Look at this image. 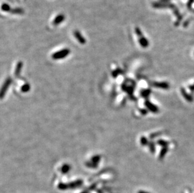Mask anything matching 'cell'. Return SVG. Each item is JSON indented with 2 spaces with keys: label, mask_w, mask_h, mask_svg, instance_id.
Wrapping results in <instances>:
<instances>
[{
  "label": "cell",
  "mask_w": 194,
  "mask_h": 193,
  "mask_svg": "<svg viewBox=\"0 0 194 193\" xmlns=\"http://www.w3.org/2000/svg\"><path fill=\"white\" fill-rule=\"evenodd\" d=\"M69 53H70V50L67 49V48H65V49H62V50L57 51L56 53L53 54L52 58L54 59H55V60L64 58H65V56H67L69 55Z\"/></svg>",
  "instance_id": "cell-2"
},
{
  "label": "cell",
  "mask_w": 194,
  "mask_h": 193,
  "mask_svg": "<svg viewBox=\"0 0 194 193\" xmlns=\"http://www.w3.org/2000/svg\"><path fill=\"white\" fill-rule=\"evenodd\" d=\"M65 20V16L62 14H58L56 17L54 18V21H53V25H58L59 24L61 23L64 20Z\"/></svg>",
  "instance_id": "cell-6"
},
{
  "label": "cell",
  "mask_w": 194,
  "mask_h": 193,
  "mask_svg": "<svg viewBox=\"0 0 194 193\" xmlns=\"http://www.w3.org/2000/svg\"><path fill=\"white\" fill-rule=\"evenodd\" d=\"M150 150H151V152H152V153L154 152V151H155V145H154V144L153 143H150Z\"/></svg>",
  "instance_id": "cell-14"
},
{
  "label": "cell",
  "mask_w": 194,
  "mask_h": 193,
  "mask_svg": "<svg viewBox=\"0 0 194 193\" xmlns=\"http://www.w3.org/2000/svg\"><path fill=\"white\" fill-rule=\"evenodd\" d=\"M73 34L74 36L75 37V38H76V40L78 41L79 43L82 45L85 44V43H86V38L83 37V35L81 34V33L79 31H78V30H75V31H74Z\"/></svg>",
  "instance_id": "cell-3"
},
{
  "label": "cell",
  "mask_w": 194,
  "mask_h": 193,
  "mask_svg": "<svg viewBox=\"0 0 194 193\" xmlns=\"http://www.w3.org/2000/svg\"><path fill=\"white\" fill-rule=\"evenodd\" d=\"M158 144L159 145H162V147H167V145H168V142H167V141H163V140H160V141H158L157 142Z\"/></svg>",
  "instance_id": "cell-11"
},
{
  "label": "cell",
  "mask_w": 194,
  "mask_h": 193,
  "mask_svg": "<svg viewBox=\"0 0 194 193\" xmlns=\"http://www.w3.org/2000/svg\"><path fill=\"white\" fill-rule=\"evenodd\" d=\"M138 193H149L148 192L145 191H139L138 192Z\"/></svg>",
  "instance_id": "cell-15"
},
{
  "label": "cell",
  "mask_w": 194,
  "mask_h": 193,
  "mask_svg": "<svg viewBox=\"0 0 194 193\" xmlns=\"http://www.w3.org/2000/svg\"><path fill=\"white\" fill-rule=\"evenodd\" d=\"M150 93H151V91H150V90H143L141 92V95L144 96V97H146V96H148L150 95Z\"/></svg>",
  "instance_id": "cell-13"
},
{
  "label": "cell",
  "mask_w": 194,
  "mask_h": 193,
  "mask_svg": "<svg viewBox=\"0 0 194 193\" xmlns=\"http://www.w3.org/2000/svg\"><path fill=\"white\" fill-rule=\"evenodd\" d=\"M145 105L153 113H158V111H159V109L156 105H155L153 104L152 103H151V102L148 100L145 102Z\"/></svg>",
  "instance_id": "cell-4"
},
{
  "label": "cell",
  "mask_w": 194,
  "mask_h": 193,
  "mask_svg": "<svg viewBox=\"0 0 194 193\" xmlns=\"http://www.w3.org/2000/svg\"><path fill=\"white\" fill-rule=\"evenodd\" d=\"M141 144L143 145H146L148 144V139L145 137H142L140 139Z\"/></svg>",
  "instance_id": "cell-12"
},
{
  "label": "cell",
  "mask_w": 194,
  "mask_h": 193,
  "mask_svg": "<svg viewBox=\"0 0 194 193\" xmlns=\"http://www.w3.org/2000/svg\"><path fill=\"white\" fill-rule=\"evenodd\" d=\"M134 30H135V33L136 34L137 37H138L139 44L141 45V46L143 48H146L149 45V42L147 40V38H146L144 37L141 29H139L138 27H136Z\"/></svg>",
  "instance_id": "cell-1"
},
{
  "label": "cell",
  "mask_w": 194,
  "mask_h": 193,
  "mask_svg": "<svg viewBox=\"0 0 194 193\" xmlns=\"http://www.w3.org/2000/svg\"><path fill=\"white\" fill-rule=\"evenodd\" d=\"M190 89L192 90V91H194V85H192V86L190 87Z\"/></svg>",
  "instance_id": "cell-16"
},
{
  "label": "cell",
  "mask_w": 194,
  "mask_h": 193,
  "mask_svg": "<svg viewBox=\"0 0 194 193\" xmlns=\"http://www.w3.org/2000/svg\"><path fill=\"white\" fill-rule=\"evenodd\" d=\"M181 92H182V95H183V96H184V98H185V99H186L188 101V102H192L193 101L192 96L190 94H188L185 89H183L182 88V89H181Z\"/></svg>",
  "instance_id": "cell-7"
},
{
  "label": "cell",
  "mask_w": 194,
  "mask_h": 193,
  "mask_svg": "<svg viewBox=\"0 0 194 193\" xmlns=\"http://www.w3.org/2000/svg\"><path fill=\"white\" fill-rule=\"evenodd\" d=\"M153 87L158 89H169V84L167 82H154L152 84Z\"/></svg>",
  "instance_id": "cell-5"
},
{
  "label": "cell",
  "mask_w": 194,
  "mask_h": 193,
  "mask_svg": "<svg viewBox=\"0 0 194 193\" xmlns=\"http://www.w3.org/2000/svg\"><path fill=\"white\" fill-rule=\"evenodd\" d=\"M11 13L13 14H23V10L21 8H15L11 11Z\"/></svg>",
  "instance_id": "cell-10"
},
{
  "label": "cell",
  "mask_w": 194,
  "mask_h": 193,
  "mask_svg": "<svg viewBox=\"0 0 194 193\" xmlns=\"http://www.w3.org/2000/svg\"><path fill=\"white\" fill-rule=\"evenodd\" d=\"M1 9L2 11L5 12H8L10 11V6L7 3H3L1 6Z\"/></svg>",
  "instance_id": "cell-8"
},
{
  "label": "cell",
  "mask_w": 194,
  "mask_h": 193,
  "mask_svg": "<svg viewBox=\"0 0 194 193\" xmlns=\"http://www.w3.org/2000/svg\"><path fill=\"white\" fill-rule=\"evenodd\" d=\"M167 151H168V148L167 147H163V149H162V150H161V152L160 154V159H162L163 157H165V155H166V154H167Z\"/></svg>",
  "instance_id": "cell-9"
}]
</instances>
